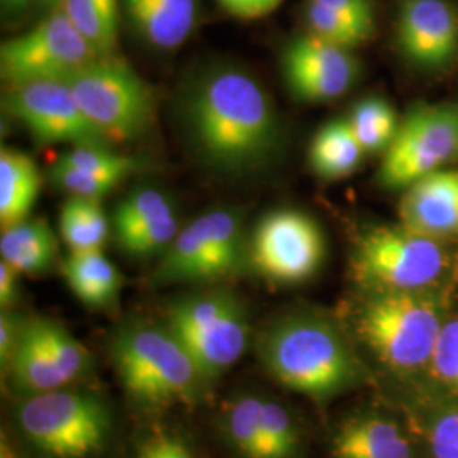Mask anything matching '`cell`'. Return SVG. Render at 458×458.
I'll return each instance as SVG.
<instances>
[{"instance_id": "6da1fadb", "label": "cell", "mask_w": 458, "mask_h": 458, "mask_svg": "<svg viewBox=\"0 0 458 458\" xmlns=\"http://www.w3.org/2000/svg\"><path fill=\"white\" fill-rule=\"evenodd\" d=\"M192 143L209 165L225 172L253 170L277 149V113L250 73L223 66L206 73L185 100Z\"/></svg>"}, {"instance_id": "7a4b0ae2", "label": "cell", "mask_w": 458, "mask_h": 458, "mask_svg": "<svg viewBox=\"0 0 458 458\" xmlns=\"http://www.w3.org/2000/svg\"><path fill=\"white\" fill-rule=\"evenodd\" d=\"M263 367L294 393L323 401L360 380V363L338 329L321 318L295 314L260 340Z\"/></svg>"}, {"instance_id": "3957f363", "label": "cell", "mask_w": 458, "mask_h": 458, "mask_svg": "<svg viewBox=\"0 0 458 458\" xmlns=\"http://www.w3.org/2000/svg\"><path fill=\"white\" fill-rule=\"evenodd\" d=\"M111 355L124 391L145 408L191 403L206 380L166 325L131 323L121 327L113 338Z\"/></svg>"}, {"instance_id": "277c9868", "label": "cell", "mask_w": 458, "mask_h": 458, "mask_svg": "<svg viewBox=\"0 0 458 458\" xmlns=\"http://www.w3.org/2000/svg\"><path fill=\"white\" fill-rule=\"evenodd\" d=\"M443 325L440 304L426 291H376L357 318L361 340L397 370L429 365Z\"/></svg>"}, {"instance_id": "5b68a950", "label": "cell", "mask_w": 458, "mask_h": 458, "mask_svg": "<svg viewBox=\"0 0 458 458\" xmlns=\"http://www.w3.org/2000/svg\"><path fill=\"white\" fill-rule=\"evenodd\" d=\"M65 82L83 114L109 145L143 136L155 119L149 87L115 55L98 56Z\"/></svg>"}, {"instance_id": "8992f818", "label": "cell", "mask_w": 458, "mask_h": 458, "mask_svg": "<svg viewBox=\"0 0 458 458\" xmlns=\"http://www.w3.org/2000/svg\"><path fill=\"white\" fill-rule=\"evenodd\" d=\"M24 438L49 458H87L106 445L111 418L90 394L56 389L26 395L17 410Z\"/></svg>"}, {"instance_id": "52a82bcc", "label": "cell", "mask_w": 458, "mask_h": 458, "mask_svg": "<svg viewBox=\"0 0 458 458\" xmlns=\"http://www.w3.org/2000/svg\"><path fill=\"white\" fill-rule=\"evenodd\" d=\"M446 267L448 253L440 238L404 225L369 229L352 257L355 278L374 291H426Z\"/></svg>"}, {"instance_id": "ba28073f", "label": "cell", "mask_w": 458, "mask_h": 458, "mask_svg": "<svg viewBox=\"0 0 458 458\" xmlns=\"http://www.w3.org/2000/svg\"><path fill=\"white\" fill-rule=\"evenodd\" d=\"M165 325L187 348L206 378L223 374L245 353V310L225 291L187 295L172 302Z\"/></svg>"}, {"instance_id": "9c48e42d", "label": "cell", "mask_w": 458, "mask_h": 458, "mask_svg": "<svg viewBox=\"0 0 458 458\" xmlns=\"http://www.w3.org/2000/svg\"><path fill=\"white\" fill-rule=\"evenodd\" d=\"M248 246L238 214L216 209L181 229L164 253L157 282H214L234 276L245 265Z\"/></svg>"}, {"instance_id": "30bf717a", "label": "cell", "mask_w": 458, "mask_h": 458, "mask_svg": "<svg viewBox=\"0 0 458 458\" xmlns=\"http://www.w3.org/2000/svg\"><path fill=\"white\" fill-rule=\"evenodd\" d=\"M98 58L62 9L0 47V73L11 85L65 81Z\"/></svg>"}, {"instance_id": "8fae6325", "label": "cell", "mask_w": 458, "mask_h": 458, "mask_svg": "<svg viewBox=\"0 0 458 458\" xmlns=\"http://www.w3.org/2000/svg\"><path fill=\"white\" fill-rule=\"evenodd\" d=\"M458 158V107L414 109L399 124L378 170V183L389 191L408 189L414 182L442 170Z\"/></svg>"}, {"instance_id": "7c38bea8", "label": "cell", "mask_w": 458, "mask_h": 458, "mask_svg": "<svg viewBox=\"0 0 458 458\" xmlns=\"http://www.w3.org/2000/svg\"><path fill=\"white\" fill-rule=\"evenodd\" d=\"M325 253V236L318 223L295 209L265 214L248 246V257L257 272L277 284H299L311 278Z\"/></svg>"}, {"instance_id": "4fadbf2b", "label": "cell", "mask_w": 458, "mask_h": 458, "mask_svg": "<svg viewBox=\"0 0 458 458\" xmlns=\"http://www.w3.org/2000/svg\"><path fill=\"white\" fill-rule=\"evenodd\" d=\"M4 107L39 145L111 147L83 114L65 81L11 85Z\"/></svg>"}, {"instance_id": "5bb4252c", "label": "cell", "mask_w": 458, "mask_h": 458, "mask_svg": "<svg viewBox=\"0 0 458 458\" xmlns=\"http://www.w3.org/2000/svg\"><path fill=\"white\" fill-rule=\"evenodd\" d=\"M282 70L295 98L308 102L342 98L359 77V64L352 49L312 33L289 43L284 51Z\"/></svg>"}, {"instance_id": "9a60e30c", "label": "cell", "mask_w": 458, "mask_h": 458, "mask_svg": "<svg viewBox=\"0 0 458 458\" xmlns=\"http://www.w3.org/2000/svg\"><path fill=\"white\" fill-rule=\"evenodd\" d=\"M397 39L414 65L443 68L457 55V13L446 0H404Z\"/></svg>"}, {"instance_id": "2e32d148", "label": "cell", "mask_w": 458, "mask_h": 458, "mask_svg": "<svg viewBox=\"0 0 458 458\" xmlns=\"http://www.w3.org/2000/svg\"><path fill=\"white\" fill-rule=\"evenodd\" d=\"M113 228L121 250L138 259L165 253L181 231L172 202L157 189H138L119 200Z\"/></svg>"}, {"instance_id": "e0dca14e", "label": "cell", "mask_w": 458, "mask_h": 458, "mask_svg": "<svg viewBox=\"0 0 458 458\" xmlns=\"http://www.w3.org/2000/svg\"><path fill=\"white\" fill-rule=\"evenodd\" d=\"M404 226L433 238L458 233V170H438L408 187L399 204Z\"/></svg>"}, {"instance_id": "ac0fdd59", "label": "cell", "mask_w": 458, "mask_h": 458, "mask_svg": "<svg viewBox=\"0 0 458 458\" xmlns=\"http://www.w3.org/2000/svg\"><path fill=\"white\" fill-rule=\"evenodd\" d=\"M132 28L151 47L175 49L196 26L197 0H123Z\"/></svg>"}, {"instance_id": "d6986e66", "label": "cell", "mask_w": 458, "mask_h": 458, "mask_svg": "<svg viewBox=\"0 0 458 458\" xmlns=\"http://www.w3.org/2000/svg\"><path fill=\"white\" fill-rule=\"evenodd\" d=\"M7 370L17 389L26 395L64 389L68 380L51 357L38 318L24 321L21 336L7 361Z\"/></svg>"}, {"instance_id": "ffe728a7", "label": "cell", "mask_w": 458, "mask_h": 458, "mask_svg": "<svg viewBox=\"0 0 458 458\" xmlns=\"http://www.w3.org/2000/svg\"><path fill=\"white\" fill-rule=\"evenodd\" d=\"M410 438L393 420L361 416L348 421L333 440V458H411Z\"/></svg>"}, {"instance_id": "44dd1931", "label": "cell", "mask_w": 458, "mask_h": 458, "mask_svg": "<svg viewBox=\"0 0 458 458\" xmlns=\"http://www.w3.org/2000/svg\"><path fill=\"white\" fill-rule=\"evenodd\" d=\"M43 177L26 153L13 148L0 151V225L2 229L30 219Z\"/></svg>"}, {"instance_id": "7402d4cb", "label": "cell", "mask_w": 458, "mask_h": 458, "mask_svg": "<svg viewBox=\"0 0 458 458\" xmlns=\"http://www.w3.org/2000/svg\"><path fill=\"white\" fill-rule=\"evenodd\" d=\"M70 291L89 308H107L121 291L123 277L102 250L70 251L62 265Z\"/></svg>"}, {"instance_id": "603a6c76", "label": "cell", "mask_w": 458, "mask_h": 458, "mask_svg": "<svg viewBox=\"0 0 458 458\" xmlns=\"http://www.w3.org/2000/svg\"><path fill=\"white\" fill-rule=\"evenodd\" d=\"M0 255L2 262L9 263L19 274L36 276L55 265L58 243L45 219H26L2 229Z\"/></svg>"}, {"instance_id": "cb8c5ba5", "label": "cell", "mask_w": 458, "mask_h": 458, "mask_svg": "<svg viewBox=\"0 0 458 458\" xmlns=\"http://www.w3.org/2000/svg\"><path fill=\"white\" fill-rule=\"evenodd\" d=\"M365 155L348 119H335L312 138L310 164L319 177L335 181L352 175Z\"/></svg>"}, {"instance_id": "d4e9b609", "label": "cell", "mask_w": 458, "mask_h": 458, "mask_svg": "<svg viewBox=\"0 0 458 458\" xmlns=\"http://www.w3.org/2000/svg\"><path fill=\"white\" fill-rule=\"evenodd\" d=\"M58 5L98 56L114 55L119 36V0H62Z\"/></svg>"}, {"instance_id": "484cf974", "label": "cell", "mask_w": 458, "mask_h": 458, "mask_svg": "<svg viewBox=\"0 0 458 458\" xmlns=\"http://www.w3.org/2000/svg\"><path fill=\"white\" fill-rule=\"evenodd\" d=\"M60 233L70 251L102 250L109 238V219L98 199L70 197L60 213Z\"/></svg>"}, {"instance_id": "4316f807", "label": "cell", "mask_w": 458, "mask_h": 458, "mask_svg": "<svg viewBox=\"0 0 458 458\" xmlns=\"http://www.w3.org/2000/svg\"><path fill=\"white\" fill-rule=\"evenodd\" d=\"M346 119L367 153L386 151L399 131L397 114L384 98H363Z\"/></svg>"}, {"instance_id": "83f0119b", "label": "cell", "mask_w": 458, "mask_h": 458, "mask_svg": "<svg viewBox=\"0 0 458 458\" xmlns=\"http://www.w3.org/2000/svg\"><path fill=\"white\" fill-rule=\"evenodd\" d=\"M262 401L255 395L242 397L226 416L229 442L245 458H263Z\"/></svg>"}, {"instance_id": "f1b7e54d", "label": "cell", "mask_w": 458, "mask_h": 458, "mask_svg": "<svg viewBox=\"0 0 458 458\" xmlns=\"http://www.w3.org/2000/svg\"><path fill=\"white\" fill-rule=\"evenodd\" d=\"M55 165L83 174L115 177L121 181H124L134 170L131 158L115 153L111 147H73L65 151Z\"/></svg>"}, {"instance_id": "f546056e", "label": "cell", "mask_w": 458, "mask_h": 458, "mask_svg": "<svg viewBox=\"0 0 458 458\" xmlns=\"http://www.w3.org/2000/svg\"><path fill=\"white\" fill-rule=\"evenodd\" d=\"M308 22L311 33L327 39L342 48L353 49L372 38L374 31L360 26L359 22L342 16L318 2H308Z\"/></svg>"}, {"instance_id": "4dcf8cb0", "label": "cell", "mask_w": 458, "mask_h": 458, "mask_svg": "<svg viewBox=\"0 0 458 458\" xmlns=\"http://www.w3.org/2000/svg\"><path fill=\"white\" fill-rule=\"evenodd\" d=\"M263 458H293L299 450V431L293 416L276 401H262Z\"/></svg>"}, {"instance_id": "1f68e13d", "label": "cell", "mask_w": 458, "mask_h": 458, "mask_svg": "<svg viewBox=\"0 0 458 458\" xmlns=\"http://www.w3.org/2000/svg\"><path fill=\"white\" fill-rule=\"evenodd\" d=\"M429 369L443 387L458 395V316L443 325Z\"/></svg>"}, {"instance_id": "d6a6232c", "label": "cell", "mask_w": 458, "mask_h": 458, "mask_svg": "<svg viewBox=\"0 0 458 458\" xmlns=\"http://www.w3.org/2000/svg\"><path fill=\"white\" fill-rule=\"evenodd\" d=\"M49 174H51V181L55 182L58 187L65 189L70 196L89 197V199L107 196L123 182L115 177L83 174V172L70 170L58 165H53Z\"/></svg>"}, {"instance_id": "836d02e7", "label": "cell", "mask_w": 458, "mask_h": 458, "mask_svg": "<svg viewBox=\"0 0 458 458\" xmlns=\"http://www.w3.org/2000/svg\"><path fill=\"white\" fill-rule=\"evenodd\" d=\"M433 458H458V404L437 411L428 428Z\"/></svg>"}, {"instance_id": "e575fe53", "label": "cell", "mask_w": 458, "mask_h": 458, "mask_svg": "<svg viewBox=\"0 0 458 458\" xmlns=\"http://www.w3.org/2000/svg\"><path fill=\"white\" fill-rule=\"evenodd\" d=\"M136 458H194V455L179 437L155 433L141 443Z\"/></svg>"}, {"instance_id": "d590c367", "label": "cell", "mask_w": 458, "mask_h": 458, "mask_svg": "<svg viewBox=\"0 0 458 458\" xmlns=\"http://www.w3.org/2000/svg\"><path fill=\"white\" fill-rule=\"evenodd\" d=\"M327 9L359 22L363 28L374 31V4L372 0H312Z\"/></svg>"}, {"instance_id": "8d00e7d4", "label": "cell", "mask_w": 458, "mask_h": 458, "mask_svg": "<svg viewBox=\"0 0 458 458\" xmlns=\"http://www.w3.org/2000/svg\"><path fill=\"white\" fill-rule=\"evenodd\" d=\"M22 325H24V321H21L14 314L2 312V318H0V360L4 363V367L13 357L17 340L21 336Z\"/></svg>"}, {"instance_id": "74e56055", "label": "cell", "mask_w": 458, "mask_h": 458, "mask_svg": "<svg viewBox=\"0 0 458 458\" xmlns=\"http://www.w3.org/2000/svg\"><path fill=\"white\" fill-rule=\"evenodd\" d=\"M17 276H21L9 263H0V304L4 311L13 306L17 297Z\"/></svg>"}, {"instance_id": "f35d334b", "label": "cell", "mask_w": 458, "mask_h": 458, "mask_svg": "<svg viewBox=\"0 0 458 458\" xmlns=\"http://www.w3.org/2000/svg\"><path fill=\"white\" fill-rule=\"evenodd\" d=\"M217 2L231 16L240 17V19H257V17L265 16L260 0H217Z\"/></svg>"}, {"instance_id": "ab89813d", "label": "cell", "mask_w": 458, "mask_h": 458, "mask_svg": "<svg viewBox=\"0 0 458 458\" xmlns=\"http://www.w3.org/2000/svg\"><path fill=\"white\" fill-rule=\"evenodd\" d=\"M31 4V0H2V7L7 14H19L22 13L28 5Z\"/></svg>"}, {"instance_id": "60d3db41", "label": "cell", "mask_w": 458, "mask_h": 458, "mask_svg": "<svg viewBox=\"0 0 458 458\" xmlns=\"http://www.w3.org/2000/svg\"><path fill=\"white\" fill-rule=\"evenodd\" d=\"M282 4V0H260V5H262L263 14H270L272 11H276L278 5Z\"/></svg>"}, {"instance_id": "b9f144b4", "label": "cell", "mask_w": 458, "mask_h": 458, "mask_svg": "<svg viewBox=\"0 0 458 458\" xmlns=\"http://www.w3.org/2000/svg\"><path fill=\"white\" fill-rule=\"evenodd\" d=\"M43 4H47V5H56V4H60L62 0H41Z\"/></svg>"}]
</instances>
